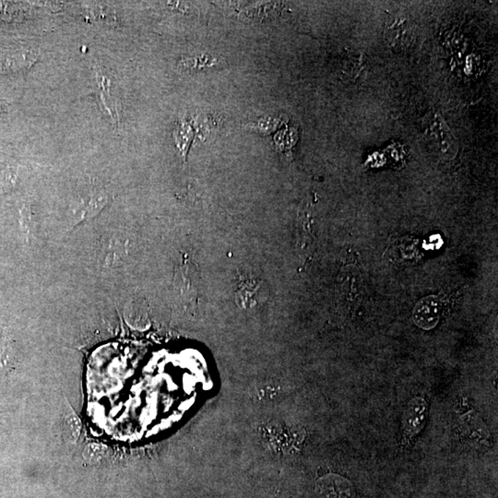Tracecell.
<instances>
[{"instance_id":"1","label":"cell","mask_w":498,"mask_h":498,"mask_svg":"<svg viewBox=\"0 0 498 498\" xmlns=\"http://www.w3.org/2000/svg\"><path fill=\"white\" fill-rule=\"evenodd\" d=\"M429 406L425 398H412L407 404L401 419V448L411 447L425 426Z\"/></svg>"},{"instance_id":"2","label":"cell","mask_w":498,"mask_h":498,"mask_svg":"<svg viewBox=\"0 0 498 498\" xmlns=\"http://www.w3.org/2000/svg\"><path fill=\"white\" fill-rule=\"evenodd\" d=\"M39 55L28 48L12 49L0 53V74L26 73L37 61Z\"/></svg>"},{"instance_id":"3","label":"cell","mask_w":498,"mask_h":498,"mask_svg":"<svg viewBox=\"0 0 498 498\" xmlns=\"http://www.w3.org/2000/svg\"><path fill=\"white\" fill-rule=\"evenodd\" d=\"M443 299L439 296L425 297L415 305L412 318L414 323L423 329H432L439 324L441 318Z\"/></svg>"},{"instance_id":"4","label":"cell","mask_w":498,"mask_h":498,"mask_svg":"<svg viewBox=\"0 0 498 498\" xmlns=\"http://www.w3.org/2000/svg\"><path fill=\"white\" fill-rule=\"evenodd\" d=\"M316 490L320 498H354V495L351 481L335 473L319 479L316 481Z\"/></svg>"},{"instance_id":"5","label":"cell","mask_w":498,"mask_h":498,"mask_svg":"<svg viewBox=\"0 0 498 498\" xmlns=\"http://www.w3.org/2000/svg\"><path fill=\"white\" fill-rule=\"evenodd\" d=\"M95 73L96 79L95 97L104 111L111 118L113 122L117 124L119 119H118L117 106H115V103L113 100L111 90H110L109 79L104 75L101 66H95Z\"/></svg>"},{"instance_id":"6","label":"cell","mask_w":498,"mask_h":498,"mask_svg":"<svg viewBox=\"0 0 498 498\" xmlns=\"http://www.w3.org/2000/svg\"><path fill=\"white\" fill-rule=\"evenodd\" d=\"M266 294L268 291L262 282L256 279H247L239 285L236 299L242 307L249 308L264 302Z\"/></svg>"},{"instance_id":"7","label":"cell","mask_w":498,"mask_h":498,"mask_svg":"<svg viewBox=\"0 0 498 498\" xmlns=\"http://www.w3.org/2000/svg\"><path fill=\"white\" fill-rule=\"evenodd\" d=\"M414 35V27L408 19L398 17L390 18L387 23V38L394 46H408Z\"/></svg>"},{"instance_id":"8","label":"cell","mask_w":498,"mask_h":498,"mask_svg":"<svg viewBox=\"0 0 498 498\" xmlns=\"http://www.w3.org/2000/svg\"><path fill=\"white\" fill-rule=\"evenodd\" d=\"M193 136L191 126L188 123H178L175 128V140L178 143V147L184 154L188 151L189 143L191 142V137Z\"/></svg>"},{"instance_id":"9","label":"cell","mask_w":498,"mask_h":498,"mask_svg":"<svg viewBox=\"0 0 498 498\" xmlns=\"http://www.w3.org/2000/svg\"><path fill=\"white\" fill-rule=\"evenodd\" d=\"M81 429V422L76 415L70 414L65 418L63 431H64L65 437L68 441L75 442L77 439H79Z\"/></svg>"},{"instance_id":"10","label":"cell","mask_w":498,"mask_h":498,"mask_svg":"<svg viewBox=\"0 0 498 498\" xmlns=\"http://www.w3.org/2000/svg\"><path fill=\"white\" fill-rule=\"evenodd\" d=\"M276 124L277 121L272 119V118H269V119H263L261 121H258V123L255 124L254 128H258V131H260L262 132H268L269 131H271V129L274 128L275 126H276Z\"/></svg>"},{"instance_id":"11","label":"cell","mask_w":498,"mask_h":498,"mask_svg":"<svg viewBox=\"0 0 498 498\" xmlns=\"http://www.w3.org/2000/svg\"><path fill=\"white\" fill-rule=\"evenodd\" d=\"M8 109H9V104L6 101L0 99V115L6 114Z\"/></svg>"}]
</instances>
